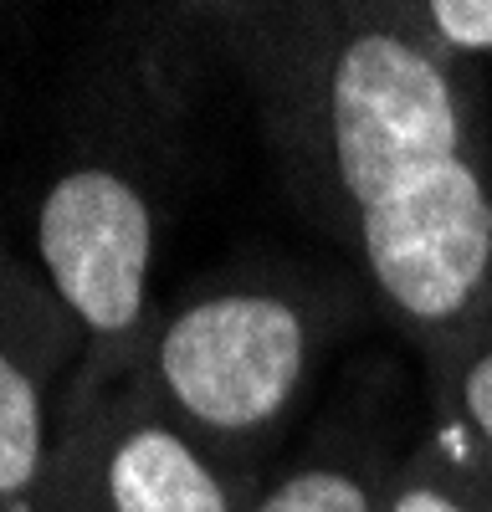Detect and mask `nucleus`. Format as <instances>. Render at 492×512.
<instances>
[{
    "instance_id": "5",
    "label": "nucleus",
    "mask_w": 492,
    "mask_h": 512,
    "mask_svg": "<svg viewBox=\"0 0 492 512\" xmlns=\"http://www.w3.org/2000/svg\"><path fill=\"white\" fill-rule=\"evenodd\" d=\"M82 333L36 267L0 246V502L41 507Z\"/></svg>"
},
{
    "instance_id": "6",
    "label": "nucleus",
    "mask_w": 492,
    "mask_h": 512,
    "mask_svg": "<svg viewBox=\"0 0 492 512\" xmlns=\"http://www.w3.org/2000/svg\"><path fill=\"white\" fill-rule=\"evenodd\" d=\"M390 461L354 441H318L262 482L252 512H385Z\"/></svg>"
},
{
    "instance_id": "1",
    "label": "nucleus",
    "mask_w": 492,
    "mask_h": 512,
    "mask_svg": "<svg viewBox=\"0 0 492 512\" xmlns=\"http://www.w3.org/2000/svg\"><path fill=\"white\" fill-rule=\"evenodd\" d=\"M252 88L277 175L359 267L426 374L492 333V123L482 67L410 6L200 11Z\"/></svg>"
},
{
    "instance_id": "9",
    "label": "nucleus",
    "mask_w": 492,
    "mask_h": 512,
    "mask_svg": "<svg viewBox=\"0 0 492 512\" xmlns=\"http://www.w3.org/2000/svg\"><path fill=\"white\" fill-rule=\"evenodd\" d=\"M416 26L436 47L482 67L492 57V0H410Z\"/></svg>"
},
{
    "instance_id": "3",
    "label": "nucleus",
    "mask_w": 492,
    "mask_h": 512,
    "mask_svg": "<svg viewBox=\"0 0 492 512\" xmlns=\"http://www.w3.org/2000/svg\"><path fill=\"white\" fill-rule=\"evenodd\" d=\"M36 272L82 333V369L67 410L134 379L154 333L159 205L144 164L123 149H82L52 169L36 200Z\"/></svg>"
},
{
    "instance_id": "4",
    "label": "nucleus",
    "mask_w": 492,
    "mask_h": 512,
    "mask_svg": "<svg viewBox=\"0 0 492 512\" xmlns=\"http://www.w3.org/2000/svg\"><path fill=\"white\" fill-rule=\"evenodd\" d=\"M262 482L123 379L62 415L41 512H252Z\"/></svg>"
},
{
    "instance_id": "8",
    "label": "nucleus",
    "mask_w": 492,
    "mask_h": 512,
    "mask_svg": "<svg viewBox=\"0 0 492 512\" xmlns=\"http://www.w3.org/2000/svg\"><path fill=\"white\" fill-rule=\"evenodd\" d=\"M385 512H492V497L477 487L457 446L431 425L405 456L390 461Z\"/></svg>"
},
{
    "instance_id": "7",
    "label": "nucleus",
    "mask_w": 492,
    "mask_h": 512,
    "mask_svg": "<svg viewBox=\"0 0 492 512\" xmlns=\"http://www.w3.org/2000/svg\"><path fill=\"white\" fill-rule=\"evenodd\" d=\"M426 379H431L436 431L457 446L477 487L492 497V333Z\"/></svg>"
},
{
    "instance_id": "2",
    "label": "nucleus",
    "mask_w": 492,
    "mask_h": 512,
    "mask_svg": "<svg viewBox=\"0 0 492 512\" xmlns=\"http://www.w3.org/2000/svg\"><path fill=\"white\" fill-rule=\"evenodd\" d=\"M349 297L303 272L231 267L159 308L134 379L205 446L267 477V456L339 344Z\"/></svg>"
}]
</instances>
